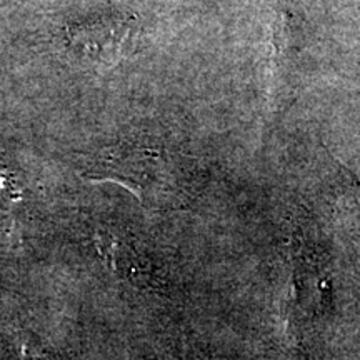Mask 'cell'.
I'll use <instances>...</instances> for the list:
<instances>
[{"label": "cell", "instance_id": "obj_1", "mask_svg": "<svg viewBox=\"0 0 360 360\" xmlns=\"http://www.w3.org/2000/svg\"><path fill=\"white\" fill-rule=\"evenodd\" d=\"M135 24L122 17H110L67 29V44L80 62L107 70L122 60L132 49Z\"/></svg>", "mask_w": 360, "mask_h": 360}, {"label": "cell", "instance_id": "obj_2", "mask_svg": "<svg viewBox=\"0 0 360 360\" xmlns=\"http://www.w3.org/2000/svg\"><path fill=\"white\" fill-rule=\"evenodd\" d=\"M162 170L160 160L152 150L141 147H120L109 150L89 170L90 182H114L132 192L139 200L154 188Z\"/></svg>", "mask_w": 360, "mask_h": 360}]
</instances>
